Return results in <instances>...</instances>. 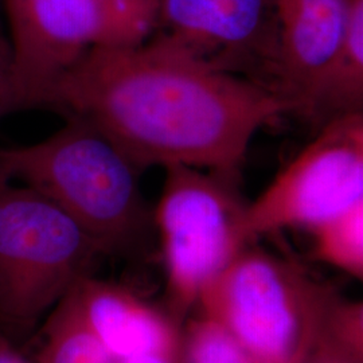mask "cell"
<instances>
[{"instance_id": "6da1fadb", "label": "cell", "mask_w": 363, "mask_h": 363, "mask_svg": "<svg viewBox=\"0 0 363 363\" xmlns=\"http://www.w3.org/2000/svg\"><path fill=\"white\" fill-rule=\"evenodd\" d=\"M46 108L89 123L140 169L172 164L240 175L252 139L294 105L159 34L86 52Z\"/></svg>"}, {"instance_id": "7a4b0ae2", "label": "cell", "mask_w": 363, "mask_h": 363, "mask_svg": "<svg viewBox=\"0 0 363 363\" xmlns=\"http://www.w3.org/2000/svg\"><path fill=\"white\" fill-rule=\"evenodd\" d=\"M139 169L89 123L65 127L30 145L0 148V178L21 181L77 223L103 255L130 256L143 245L152 214Z\"/></svg>"}, {"instance_id": "3957f363", "label": "cell", "mask_w": 363, "mask_h": 363, "mask_svg": "<svg viewBox=\"0 0 363 363\" xmlns=\"http://www.w3.org/2000/svg\"><path fill=\"white\" fill-rule=\"evenodd\" d=\"M335 300L294 262L250 244L198 303L257 363H307Z\"/></svg>"}, {"instance_id": "277c9868", "label": "cell", "mask_w": 363, "mask_h": 363, "mask_svg": "<svg viewBox=\"0 0 363 363\" xmlns=\"http://www.w3.org/2000/svg\"><path fill=\"white\" fill-rule=\"evenodd\" d=\"M103 255L64 210L0 178V333L18 342Z\"/></svg>"}, {"instance_id": "5b68a950", "label": "cell", "mask_w": 363, "mask_h": 363, "mask_svg": "<svg viewBox=\"0 0 363 363\" xmlns=\"http://www.w3.org/2000/svg\"><path fill=\"white\" fill-rule=\"evenodd\" d=\"M152 213L167 272L172 320L181 323L201 291L253 240L238 177L172 164Z\"/></svg>"}, {"instance_id": "8992f818", "label": "cell", "mask_w": 363, "mask_h": 363, "mask_svg": "<svg viewBox=\"0 0 363 363\" xmlns=\"http://www.w3.org/2000/svg\"><path fill=\"white\" fill-rule=\"evenodd\" d=\"M11 113L46 108L57 82L94 48L130 46L152 30L106 0H4Z\"/></svg>"}, {"instance_id": "52a82bcc", "label": "cell", "mask_w": 363, "mask_h": 363, "mask_svg": "<svg viewBox=\"0 0 363 363\" xmlns=\"http://www.w3.org/2000/svg\"><path fill=\"white\" fill-rule=\"evenodd\" d=\"M363 201V113L320 127L272 183L247 203L245 223L255 241L286 228L311 229Z\"/></svg>"}, {"instance_id": "ba28073f", "label": "cell", "mask_w": 363, "mask_h": 363, "mask_svg": "<svg viewBox=\"0 0 363 363\" xmlns=\"http://www.w3.org/2000/svg\"><path fill=\"white\" fill-rule=\"evenodd\" d=\"M164 37L235 74L268 66L272 0H160Z\"/></svg>"}, {"instance_id": "9c48e42d", "label": "cell", "mask_w": 363, "mask_h": 363, "mask_svg": "<svg viewBox=\"0 0 363 363\" xmlns=\"http://www.w3.org/2000/svg\"><path fill=\"white\" fill-rule=\"evenodd\" d=\"M354 0H272V88L294 113L340 49Z\"/></svg>"}, {"instance_id": "30bf717a", "label": "cell", "mask_w": 363, "mask_h": 363, "mask_svg": "<svg viewBox=\"0 0 363 363\" xmlns=\"http://www.w3.org/2000/svg\"><path fill=\"white\" fill-rule=\"evenodd\" d=\"M70 291L91 331L116 362L142 355L179 359L177 323L128 289L86 274Z\"/></svg>"}, {"instance_id": "8fae6325", "label": "cell", "mask_w": 363, "mask_h": 363, "mask_svg": "<svg viewBox=\"0 0 363 363\" xmlns=\"http://www.w3.org/2000/svg\"><path fill=\"white\" fill-rule=\"evenodd\" d=\"M319 124L363 113V0H354L345 40L298 112Z\"/></svg>"}, {"instance_id": "7c38bea8", "label": "cell", "mask_w": 363, "mask_h": 363, "mask_svg": "<svg viewBox=\"0 0 363 363\" xmlns=\"http://www.w3.org/2000/svg\"><path fill=\"white\" fill-rule=\"evenodd\" d=\"M35 363H116L69 291L48 315Z\"/></svg>"}, {"instance_id": "4fadbf2b", "label": "cell", "mask_w": 363, "mask_h": 363, "mask_svg": "<svg viewBox=\"0 0 363 363\" xmlns=\"http://www.w3.org/2000/svg\"><path fill=\"white\" fill-rule=\"evenodd\" d=\"M315 257L363 279V201L310 229Z\"/></svg>"}, {"instance_id": "5bb4252c", "label": "cell", "mask_w": 363, "mask_h": 363, "mask_svg": "<svg viewBox=\"0 0 363 363\" xmlns=\"http://www.w3.org/2000/svg\"><path fill=\"white\" fill-rule=\"evenodd\" d=\"M179 363H257L226 330L202 316L181 337Z\"/></svg>"}, {"instance_id": "9a60e30c", "label": "cell", "mask_w": 363, "mask_h": 363, "mask_svg": "<svg viewBox=\"0 0 363 363\" xmlns=\"http://www.w3.org/2000/svg\"><path fill=\"white\" fill-rule=\"evenodd\" d=\"M307 363H363V342L323 327Z\"/></svg>"}, {"instance_id": "2e32d148", "label": "cell", "mask_w": 363, "mask_h": 363, "mask_svg": "<svg viewBox=\"0 0 363 363\" xmlns=\"http://www.w3.org/2000/svg\"><path fill=\"white\" fill-rule=\"evenodd\" d=\"M112 6H115L120 11L127 13L143 23L144 26L150 27L152 31L157 26V13L160 0H106Z\"/></svg>"}, {"instance_id": "e0dca14e", "label": "cell", "mask_w": 363, "mask_h": 363, "mask_svg": "<svg viewBox=\"0 0 363 363\" xmlns=\"http://www.w3.org/2000/svg\"><path fill=\"white\" fill-rule=\"evenodd\" d=\"M0 363H28L16 349L15 342L0 333Z\"/></svg>"}, {"instance_id": "ac0fdd59", "label": "cell", "mask_w": 363, "mask_h": 363, "mask_svg": "<svg viewBox=\"0 0 363 363\" xmlns=\"http://www.w3.org/2000/svg\"><path fill=\"white\" fill-rule=\"evenodd\" d=\"M11 113L10 106V88L7 81V73L0 72V117Z\"/></svg>"}, {"instance_id": "d6986e66", "label": "cell", "mask_w": 363, "mask_h": 363, "mask_svg": "<svg viewBox=\"0 0 363 363\" xmlns=\"http://www.w3.org/2000/svg\"><path fill=\"white\" fill-rule=\"evenodd\" d=\"M116 363H179V359L166 357V355H142V357L118 361Z\"/></svg>"}, {"instance_id": "ffe728a7", "label": "cell", "mask_w": 363, "mask_h": 363, "mask_svg": "<svg viewBox=\"0 0 363 363\" xmlns=\"http://www.w3.org/2000/svg\"><path fill=\"white\" fill-rule=\"evenodd\" d=\"M10 65V43L0 30V72L7 73Z\"/></svg>"}]
</instances>
